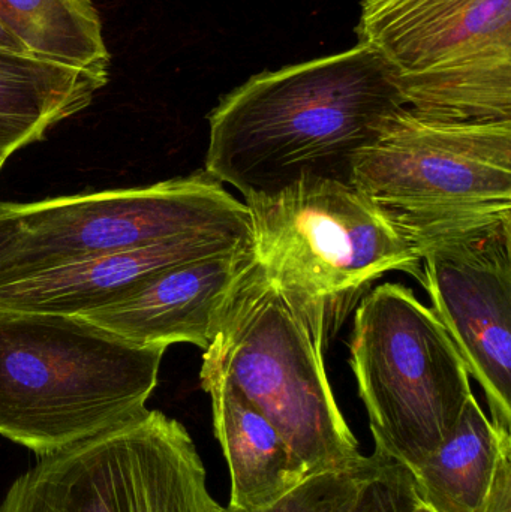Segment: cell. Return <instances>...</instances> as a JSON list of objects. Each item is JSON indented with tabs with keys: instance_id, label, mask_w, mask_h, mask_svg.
<instances>
[{
	"instance_id": "5bb4252c",
	"label": "cell",
	"mask_w": 511,
	"mask_h": 512,
	"mask_svg": "<svg viewBox=\"0 0 511 512\" xmlns=\"http://www.w3.org/2000/svg\"><path fill=\"white\" fill-rule=\"evenodd\" d=\"M212 400L213 429L230 471L228 510L269 507L308 475L287 442L248 397L215 372H200Z\"/></svg>"
},
{
	"instance_id": "ba28073f",
	"label": "cell",
	"mask_w": 511,
	"mask_h": 512,
	"mask_svg": "<svg viewBox=\"0 0 511 512\" xmlns=\"http://www.w3.org/2000/svg\"><path fill=\"white\" fill-rule=\"evenodd\" d=\"M206 231L254 234L248 206L206 171L38 203L0 201V285L93 256Z\"/></svg>"
},
{
	"instance_id": "ac0fdd59",
	"label": "cell",
	"mask_w": 511,
	"mask_h": 512,
	"mask_svg": "<svg viewBox=\"0 0 511 512\" xmlns=\"http://www.w3.org/2000/svg\"><path fill=\"white\" fill-rule=\"evenodd\" d=\"M419 502L411 472L390 459L366 486L354 512H410Z\"/></svg>"
},
{
	"instance_id": "ffe728a7",
	"label": "cell",
	"mask_w": 511,
	"mask_h": 512,
	"mask_svg": "<svg viewBox=\"0 0 511 512\" xmlns=\"http://www.w3.org/2000/svg\"><path fill=\"white\" fill-rule=\"evenodd\" d=\"M410 512H432L429 510L426 505H423L422 502H419V504L416 505V507L413 508ZM495 512H511V505H506V507L500 508V510H497Z\"/></svg>"
},
{
	"instance_id": "9a60e30c",
	"label": "cell",
	"mask_w": 511,
	"mask_h": 512,
	"mask_svg": "<svg viewBox=\"0 0 511 512\" xmlns=\"http://www.w3.org/2000/svg\"><path fill=\"white\" fill-rule=\"evenodd\" d=\"M107 83L108 72L0 50V162L89 107Z\"/></svg>"
},
{
	"instance_id": "d6986e66",
	"label": "cell",
	"mask_w": 511,
	"mask_h": 512,
	"mask_svg": "<svg viewBox=\"0 0 511 512\" xmlns=\"http://www.w3.org/2000/svg\"><path fill=\"white\" fill-rule=\"evenodd\" d=\"M0 50L30 54L26 45L20 41V38L2 20H0Z\"/></svg>"
},
{
	"instance_id": "2e32d148",
	"label": "cell",
	"mask_w": 511,
	"mask_h": 512,
	"mask_svg": "<svg viewBox=\"0 0 511 512\" xmlns=\"http://www.w3.org/2000/svg\"><path fill=\"white\" fill-rule=\"evenodd\" d=\"M0 20L33 56L108 72L110 53L90 0H0Z\"/></svg>"
},
{
	"instance_id": "8fae6325",
	"label": "cell",
	"mask_w": 511,
	"mask_h": 512,
	"mask_svg": "<svg viewBox=\"0 0 511 512\" xmlns=\"http://www.w3.org/2000/svg\"><path fill=\"white\" fill-rule=\"evenodd\" d=\"M255 261L248 248L182 262L80 318L134 345L191 343L206 351L228 295Z\"/></svg>"
},
{
	"instance_id": "30bf717a",
	"label": "cell",
	"mask_w": 511,
	"mask_h": 512,
	"mask_svg": "<svg viewBox=\"0 0 511 512\" xmlns=\"http://www.w3.org/2000/svg\"><path fill=\"white\" fill-rule=\"evenodd\" d=\"M422 283L491 421L511 433V227L444 242L420 254Z\"/></svg>"
},
{
	"instance_id": "3957f363",
	"label": "cell",
	"mask_w": 511,
	"mask_h": 512,
	"mask_svg": "<svg viewBox=\"0 0 511 512\" xmlns=\"http://www.w3.org/2000/svg\"><path fill=\"white\" fill-rule=\"evenodd\" d=\"M324 348L299 301L255 261L228 295L201 366L248 397L308 477L366 459L336 402Z\"/></svg>"
},
{
	"instance_id": "e0dca14e",
	"label": "cell",
	"mask_w": 511,
	"mask_h": 512,
	"mask_svg": "<svg viewBox=\"0 0 511 512\" xmlns=\"http://www.w3.org/2000/svg\"><path fill=\"white\" fill-rule=\"evenodd\" d=\"M390 457L375 448L372 456L351 468L309 475L269 507L230 512H354L366 486L383 471Z\"/></svg>"
},
{
	"instance_id": "7a4b0ae2",
	"label": "cell",
	"mask_w": 511,
	"mask_h": 512,
	"mask_svg": "<svg viewBox=\"0 0 511 512\" xmlns=\"http://www.w3.org/2000/svg\"><path fill=\"white\" fill-rule=\"evenodd\" d=\"M165 351L80 316L0 313V436L42 457L138 417Z\"/></svg>"
},
{
	"instance_id": "8992f818",
	"label": "cell",
	"mask_w": 511,
	"mask_h": 512,
	"mask_svg": "<svg viewBox=\"0 0 511 512\" xmlns=\"http://www.w3.org/2000/svg\"><path fill=\"white\" fill-rule=\"evenodd\" d=\"M356 33L395 72L413 116L511 123V0H363Z\"/></svg>"
},
{
	"instance_id": "7c38bea8",
	"label": "cell",
	"mask_w": 511,
	"mask_h": 512,
	"mask_svg": "<svg viewBox=\"0 0 511 512\" xmlns=\"http://www.w3.org/2000/svg\"><path fill=\"white\" fill-rule=\"evenodd\" d=\"M248 248H254V234L206 231L93 256L3 283L0 313L80 316L125 297L165 268Z\"/></svg>"
},
{
	"instance_id": "5b68a950",
	"label": "cell",
	"mask_w": 511,
	"mask_h": 512,
	"mask_svg": "<svg viewBox=\"0 0 511 512\" xmlns=\"http://www.w3.org/2000/svg\"><path fill=\"white\" fill-rule=\"evenodd\" d=\"M258 264L303 307L324 343L390 271L422 282V262L356 186L300 180L246 197Z\"/></svg>"
},
{
	"instance_id": "52a82bcc",
	"label": "cell",
	"mask_w": 511,
	"mask_h": 512,
	"mask_svg": "<svg viewBox=\"0 0 511 512\" xmlns=\"http://www.w3.org/2000/svg\"><path fill=\"white\" fill-rule=\"evenodd\" d=\"M350 363L375 448L410 472L449 438L474 396L446 328L401 283H381L357 304Z\"/></svg>"
},
{
	"instance_id": "4fadbf2b",
	"label": "cell",
	"mask_w": 511,
	"mask_h": 512,
	"mask_svg": "<svg viewBox=\"0 0 511 512\" xmlns=\"http://www.w3.org/2000/svg\"><path fill=\"white\" fill-rule=\"evenodd\" d=\"M432 512H495L511 505V433L497 429L476 396L449 438L411 471Z\"/></svg>"
},
{
	"instance_id": "277c9868",
	"label": "cell",
	"mask_w": 511,
	"mask_h": 512,
	"mask_svg": "<svg viewBox=\"0 0 511 512\" xmlns=\"http://www.w3.org/2000/svg\"><path fill=\"white\" fill-rule=\"evenodd\" d=\"M351 185L420 254L511 227V123L450 125L399 111L354 165Z\"/></svg>"
},
{
	"instance_id": "44dd1931",
	"label": "cell",
	"mask_w": 511,
	"mask_h": 512,
	"mask_svg": "<svg viewBox=\"0 0 511 512\" xmlns=\"http://www.w3.org/2000/svg\"><path fill=\"white\" fill-rule=\"evenodd\" d=\"M3 165L5 164H3V162H0V170H2Z\"/></svg>"
},
{
	"instance_id": "9c48e42d",
	"label": "cell",
	"mask_w": 511,
	"mask_h": 512,
	"mask_svg": "<svg viewBox=\"0 0 511 512\" xmlns=\"http://www.w3.org/2000/svg\"><path fill=\"white\" fill-rule=\"evenodd\" d=\"M0 512H230L213 498L194 439L161 411L39 457Z\"/></svg>"
},
{
	"instance_id": "6da1fadb",
	"label": "cell",
	"mask_w": 511,
	"mask_h": 512,
	"mask_svg": "<svg viewBox=\"0 0 511 512\" xmlns=\"http://www.w3.org/2000/svg\"><path fill=\"white\" fill-rule=\"evenodd\" d=\"M404 108L395 72L365 45L264 71L210 113L206 173L245 198L300 180L351 185L360 153Z\"/></svg>"
}]
</instances>
